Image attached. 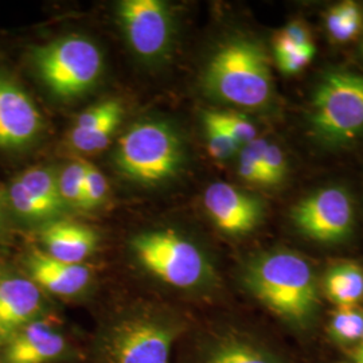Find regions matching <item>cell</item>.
<instances>
[{
  "instance_id": "obj_15",
  "label": "cell",
  "mask_w": 363,
  "mask_h": 363,
  "mask_svg": "<svg viewBox=\"0 0 363 363\" xmlns=\"http://www.w3.org/2000/svg\"><path fill=\"white\" fill-rule=\"evenodd\" d=\"M4 347V363H52L65 355L67 343L49 322L35 320Z\"/></svg>"
},
{
  "instance_id": "obj_8",
  "label": "cell",
  "mask_w": 363,
  "mask_h": 363,
  "mask_svg": "<svg viewBox=\"0 0 363 363\" xmlns=\"http://www.w3.org/2000/svg\"><path fill=\"white\" fill-rule=\"evenodd\" d=\"M291 220L298 233L325 245L346 241L354 230L355 208L350 194L337 186H328L304 196L291 210Z\"/></svg>"
},
{
  "instance_id": "obj_10",
  "label": "cell",
  "mask_w": 363,
  "mask_h": 363,
  "mask_svg": "<svg viewBox=\"0 0 363 363\" xmlns=\"http://www.w3.org/2000/svg\"><path fill=\"white\" fill-rule=\"evenodd\" d=\"M9 205L27 220H49L65 206L58 174L50 167H33L18 175L7 189Z\"/></svg>"
},
{
  "instance_id": "obj_29",
  "label": "cell",
  "mask_w": 363,
  "mask_h": 363,
  "mask_svg": "<svg viewBox=\"0 0 363 363\" xmlns=\"http://www.w3.org/2000/svg\"><path fill=\"white\" fill-rule=\"evenodd\" d=\"M277 37L286 39L288 42L296 45V46H311V33L307 25H304L301 21H294L283 27L277 34Z\"/></svg>"
},
{
  "instance_id": "obj_4",
  "label": "cell",
  "mask_w": 363,
  "mask_h": 363,
  "mask_svg": "<svg viewBox=\"0 0 363 363\" xmlns=\"http://www.w3.org/2000/svg\"><path fill=\"white\" fill-rule=\"evenodd\" d=\"M182 162L181 139L172 127L162 121L136 123L117 143V169L127 178L144 184L172 178Z\"/></svg>"
},
{
  "instance_id": "obj_17",
  "label": "cell",
  "mask_w": 363,
  "mask_h": 363,
  "mask_svg": "<svg viewBox=\"0 0 363 363\" xmlns=\"http://www.w3.org/2000/svg\"><path fill=\"white\" fill-rule=\"evenodd\" d=\"M325 296L337 307H357L363 298V268L355 262L333 265L323 280Z\"/></svg>"
},
{
  "instance_id": "obj_27",
  "label": "cell",
  "mask_w": 363,
  "mask_h": 363,
  "mask_svg": "<svg viewBox=\"0 0 363 363\" xmlns=\"http://www.w3.org/2000/svg\"><path fill=\"white\" fill-rule=\"evenodd\" d=\"M205 132H206V142H208V154L217 160H229L234 155L240 152L242 145L229 135L226 130L220 127L203 121Z\"/></svg>"
},
{
  "instance_id": "obj_3",
  "label": "cell",
  "mask_w": 363,
  "mask_h": 363,
  "mask_svg": "<svg viewBox=\"0 0 363 363\" xmlns=\"http://www.w3.org/2000/svg\"><path fill=\"white\" fill-rule=\"evenodd\" d=\"M308 125L313 138L330 148L363 138V76L350 70L327 72L313 89Z\"/></svg>"
},
{
  "instance_id": "obj_13",
  "label": "cell",
  "mask_w": 363,
  "mask_h": 363,
  "mask_svg": "<svg viewBox=\"0 0 363 363\" xmlns=\"http://www.w3.org/2000/svg\"><path fill=\"white\" fill-rule=\"evenodd\" d=\"M43 295L30 279H0V345L6 346L21 330L38 320Z\"/></svg>"
},
{
  "instance_id": "obj_26",
  "label": "cell",
  "mask_w": 363,
  "mask_h": 363,
  "mask_svg": "<svg viewBox=\"0 0 363 363\" xmlns=\"http://www.w3.org/2000/svg\"><path fill=\"white\" fill-rule=\"evenodd\" d=\"M265 139H255L244 145L238 152V175L249 184L265 187V179L261 169V154Z\"/></svg>"
},
{
  "instance_id": "obj_5",
  "label": "cell",
  "mask_w": 363,
  "mask_h": 363,
  "mask_svg": "<svg viewBox=\"0 0 363 363\" xmlns=\"http://www.w3.org/2000/svg\"><path fill=\"white\" fill-rule=\"evenodd\" d=\"M33 62L42 82L61 99H74L91 91L104 66L99 46L81 35H67L39 46Z\"/></svg>"
},
{
  "instance_id": "obj_1",
  "label": "cell",
  "mask_w": 363,
  "mask_h": 363,
  "mask_svg": "<svg viewBox=\"0 0 363 363\" xmlns=\"http://www.w3.org/2000/svg\"><path fill=\"white\" fill-rule=\"evenodd\" d=\"M252 295L295 327H307L319 307L318 280L311 264L295 252L272 250L252 259L244 272Z\"/></svg>"
},
{
  "instance_id": "obj_24",
  "label": "cell",
  "mask_w": 363,
  "mask_h": 363,
  "mask_svg": "<svg viewBox=\"0 0 363 363\" xmlns=\"http://www.w3.org/2000/svg\"><path fill=\"white\" fill-rule=\"evenodd\" d=\"M202 118L203 121L226 130L242 147L257 139L256 125L244 115L223 111H206L203 112Z\"/></svg>"
},
{
  "instance_id": "obj_30",
  "label": "cell",
  "mask_w": 363,
  "mask_h": 363,
  "mask_svg": "<svg viewBox=\"0 0 363 363\" xmlns=\"http://www.w3.org/2000/svg\"><path fill=\"white\" fill-rule=\"evenodd\" d=\"M10 208L9 205V195H7V190L3 189L0 186V229L3 228L4 223V217H6V211L7 208Z\"/></svg>"
},
{
  "instance_id": "obj_16",
  "label": "cell",
  "mask_w": 363,
  "mask_h": 363,
  "mask_svg": "<svg viewBox=\"0 0 363 363\" xmlns=\"http://www.w3.org/2000/svg\"><path fill=\"white\" fill-rule=\"evenodd\" d=\"M45 253L69 264H84L94 253L99 238L96 232L77 222L55 220L40 234Z\"/></svg>"
},
{
  "instance_id": "obj_14",
  "label": "cell",
  "mask_w": 363,
  "mask_h": 363,
  "mask_svg": "<svg viewBox=\"0 0 363 363\" xmlns=\"http://www.w3.org/2000/svg\"><path fill=\"white\" fill-rule=\"evenodd\" d=\"M30 280L40 291L72 298L82 294L91 283V271L84 264H69L34 250L27 259Z\"/></svg>"
},
{
  "instance_id": "obj_18",
  "label": "cell",
  "mask_w": 363,
  "mask_h": 363,
  "mask_svg": "<svg viewBox=\"0 0 363 363\" xmlns=\"http://www.w3.org/2000/svg\"><path fill=\"white\" fill-rule=\"evenodd\" d=\"M124 116L121 101L106 116L85 130H72L69 135L70 147L79 154H97L105 150L116 133Z\"/></svg>"
},
{
  "instance_id": "obj_28",
  "label": "cell",
  "mask_w": 363,
  "mask_h": 363,
  "mask_svg": "<svg viewBox=\"0 0 363 363\" xmlns=\"http://www.w3.org/2000/svg\"><path fill=\"white\" fill-rule=\"evenodd\" d=\"M109 193V184L104 174L91 162L86 164L85 174V201L84 208H93L100 206Z\"/></svg>"
},
{
  "instance_id": "obj_23",
  "label": "cell",
  "mask_w": 363,
  "mask_h": 363,
  "mask_svg": "<svg viewBox=\"0 0 363 363\" xmlns=\"http://www.w3.org/2000/svg\"><path fill=\"white\" fill-rule=\"evenodd\" d=\"M88 162L76 159L67 163L58 174V184L64 203L73 208H84L85 201V174Z\"/></svg>"
},
{
  "instance_id": "obj_6",
  "label": "cell",
  "mask_w": 363,
  "mask_h": 363,
  "mask_svg": "<svg viewBox=\"0 0 363 363\" xmlns=\"http://www.w3.org/2000/svg\"><path fill=\"white\" fill-rule=\"evenodd\" d=\"M130 247L144 268L169 286L191 289L206 284L213 277L202 250L177 232L139 234Z\"/></svg>"
},
{
  "instance_id": "obj_20",
  "label": "cell",
  "mask_w": 363,
  "mask_h": 363,
  "mask_svg": "<svg viewBox=\"0 0 363 363\" xmlns=\"http://www.w3.org/2000/svg\"><path fill=\"white\" fill-rule=\"evenodd\" d=\"M325 28L330 37L339 43L357 38L362 30L359 6L354 1H342L331 7L325 15Z\"/></svg>"
},
{
  "instance_id": "obj_31",
  "label": "cell",
  "mask_w": 363,
  "mask_h": 363,
  "mask_svg": "<svg viewBox=\"0 0 363 363\" xmlns=\"http://www.w3.org/2000/svg\"><path fill=\"white\" fill-rule=\"evenodd\" d=\"M351 359L352 363H363V337L355 346V349L351 354Z\"/></svg>"
},
{
  "instance_id": "obj_21",
  "label": "cell",
  "mask_w": 363,
  "mask_h": 363,
  "mask_svg": "<svg viewBox=\"0 0 363 363\" xmlns=\"http://www.w3.org/2000/svg\"><path fill=\"white\" fill-rule=\"evenodd\" d=\"M327 333L340 346L357 345L363 337V312L357 307H337L333 313Z\"/></svg>"
},
{
  "instance_id": "obj_12",
  "label": "cell",
  "mask_w": 363,
  "mask_h": 363,
  "mask_svg": "<svg viewBox=\"0 0 363 363\" xmlns=\"http://www.w3.org/2000/svg\"><path fill=\"white\" fill-rule=\"evenodd\" d=\"M203 203L210 220L222 233L229 235H244L253 232L264 217L262 203L256 196L225 182L208 186Z\"/></svg>"
},
{
  "instance_id": "obj_11",
  "label": "cell",
  "mask_w": 363,
  "mask_h": 363,
  "mask_svg": "<svg viewBox=\"0 0 363 363\" xmlns=\"http://www.w3.org/2000/svg\"><path fill=\"white\" fill-rule=\"evenodd\" d=\"M43 118L25 89L0 74V148H25L38 138Z\"/></svg>"
},
{
  "instance_id": "obj_2",
  "label": "cell",
  "mask_w": 363,
  "mask_h": 363,
  "mask_svg": "<svg viewBox=\"0 0 363 363\" xmlns=\"http://www.w3.org/2000/svg\"><path fill=\"white\" fill-rule=\"evenodd\" d=\"M203 88L226 104L247 109L267 106L272 99L273 79L264 48L245 37L223 42L205 67Z\"/></svg>"
},
{
  "instance_id": "obj_19",
  "label": "cell",
  "mask_w": 363,
  "mask_h": 363,
  "mask_svg": "<svg viewBox=\"0 0 363 363\" xmlns=\"http://www.w3.org/2000/svg\"><path fill=\"white\" fill-rule=\"evenodd\" d=\"M205 363H284L272 352L244 339H226L208 352Z\"/></svg>"
},
{
  "instance_id": "obj_32",
  "label": "cell",
  "mask_w": 363,
  "mask_h": 363,
  "mask_svg": "<svg viewBox=\"0 0 363 363\" xmlns=\"http://www.w3.org/2000/svg\"><path fill=\"white\" fill-rule=\"evenodd\" d=\"M361 50H362V54H363V40H362V46H361Z\"/></svg>"
},
{
  "instance_id": "obj_9",
  "label": "cell",
  "mask_w": 363,
  "mask_h": 363,
  "mask_svg": "<svg viewBox=\"0 0 363 363\" xmlns=\"http://www.w3.org/2000/svg\"><path fill=\"white\" fill-rule=\"evenodd\" d=\"M118 19L132 50L143 60H157L172 40V15L160 0H124L118 4Z\"/></svg>"
},
{
  "instance_id": "obj_7",
  "label": "cell",
  "mask_w": 363,
  "mask_h": 363,
  "mask_svg": "<svg viewBox=\"0 0 363 363\" xmlns=\"http://www.w3.org/2000/svg\"><path fill=\"white\" fill-rule=\"evenodd\" d=\"M179 328L163 319L133 315L117 320L101 339L104 363H169Z\"/></svg>"
},
{
  "instance_id": "obj_25",
  "label": "cell",
  "mask_w": 363,
  "mask_h": 363,
  "mask_svg": "<svg viewBox=\"0 0 363 363\" xmlns=\"http://www.w3.org/2000/svg\"><path fill=\"white\" fill-rule=\"evenodd\" d=\"M261 169L265 179V189L279 187L288 177V160L284 151L269 140H265L261 154Z\"/></svg>"
},
{
  "instance_id": "obj_22",
  "label": "cell",
  "mask_w": 363,
  "mask_h": 363,
  "mask_svg": "<svg viewBox=\"0 0 363 363\" xmlns=\"http://www.w3.org/2000/svg\"><path fill=\"white\" fill-rule=\"evenodd\" d=\"M273 52L279 70L286 76H294L311 64L315 55V45L296 46L276 35L273 39Z\"/></svg>"
}]
</instances>
